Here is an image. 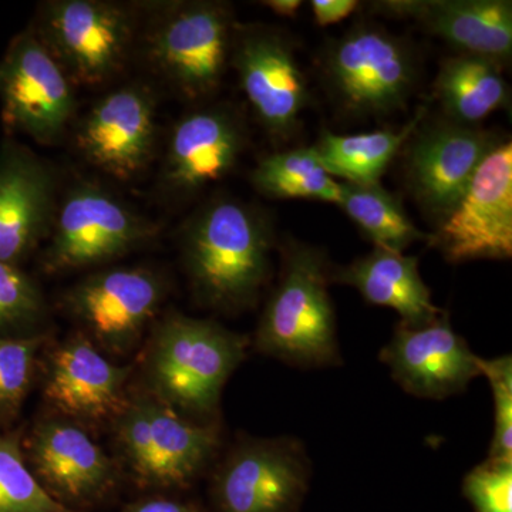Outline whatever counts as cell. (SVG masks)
<instances>
[{
  "label": "cell",
  "mask_w": 512,
  "mask_h": 512,
  "mask_svg": "<svg viewBox=\"0 0 512 512\" xmlns=\"http://www.w3.org/2000/svg\"><path fill=\"white\" fill-rule=\"evenodd\" d=\"M235 28L228 3H161L144 40L148 62L184 99H205L227 72Z\"/></svg>",
  "instance_id": "8992f818"
},
{
  "label": "cell",
  "mask_w": 512,
  "mask_h": 512,
  "mask_svg": "<svg viewBox=\"0 0 512 512\" xmlns=\"http://www.w3.org/2000/svg\"><path fill=\"white\" fill-rule=\"evenodd\" d=\"M56 177L35 151L13 138L0 144V261L22 266L49 237Z\"/></svg>",
  "instance_id": "d6986e66"
},
{
  "label": "cell",
  "mask_w": 512,
  "mask_h": 512,
  "mask_svg": "<svg viewBox=\"0 0 512 512\" xmlns=\"http://www.w3.org/2000/svg\"><path fill=\"white\" fill-rule=\"evenodd\" d=\"M330 271L323 249L288 239L278 284L256 328V352L298 367L339 365Z\"/></svg>",
  "instance_id": "3957f363"
},
{
  "label": "cell",
  "mask_w": 512,
  "mask_h": 512,
  "mask_svg": "<svg viewBox=\"0 0 512 512\" xmlns=\"http://www.w3.org/2000/svg\"><path fill=\"white\" fill-rule=\"evenodd\" d=\"M32 29L73 84L92 87L123 69L136 37V15L106 0H53L40 8Z\"/></svg>",
  "instance_id": "ba28073f"
},
{
  "label": "cell",
  "mask_w": 512,
  "mask_h": 512,
  "mask_svg": "<svg viewBox=\"0 0 512 512\" xmlns=\"http://www.w3.org/2000/svg\"><path fill=\"white\" fill-rule=\"evenodd\" d=\"M46 316V302L39 285L22 266L0 261V336L36 335Z\"/></svg>",
  "instance_id": "83f0119b"
},
{
  "label": "cell",
  "mask_w": 512,
  "mask_h": 512,
  "mask_svg": "<svg viewBox=\"0 0 512 512\" xmlns=\"http://www.w3.org/2000/svg\"><path fill=\"white\" fill-rule=\"evenodd\" d=\"M262 5L272 10L276 16H282V18H296L303 3L301 0H265V2H262Z\"/></svg>",
  "instance_id": "836d02e7"
},
{
  "label": "cell",
  "mask_w": 512,
  "mask_h": 512,
  "mask_svg": "<svg viewBox=\"0 0 512 512\" xmlns=\"http://www.w3.org/2000/svg\"><path fill=\"white\" fill-rule=\"evenodd\" d=\"M247 143L244 121L227 104L185 114L168 138L164 190L181 198L198 194L234 170Z\"/></svg>",
  "instance_id": "ac0fdd59"
},
{
  "label": "cell",
  "mask_w": 512,
  "mask_h": 512,
  "mask_svg": "<svg viewBox=\"0 0 512 512\" xmlns=\"http://www.w3.org/2000/svg\"><path fill=\"white\" fill-rule=\"evenodd\" d=\"M369 6L377 15L414 20L460 55L484 57L500 66L510 62V0H383Z\"/></svg>",
  "instance_id": "44dd1931"
},
{
  "label": "cell",
  "mask_w": 512,
  "mask_h": 512,
  "mask_svg": "<svg viewBox=\"0 0 512 512\" xmlns=\"http://www.w3.org/2000/svg\"><path fill=\"white\" fill-rule=\"evenodd\" d=\"M158 235L153 221L93 184L67 192L42 252L46 274H64L109 264L150 244Z\"/></svg>",
  "instance_id": "52a82bcc"
},
{
  "label": "cell",
  "mask_w": 512,
  "mask_h": 512,
  "mask_svg": "<svg viewBox=\"0 0 512 512\" xmlns=\"http://www.w3.org/2000/svg\"><path fill=\"white\" fill-rule=\"evenodd\" d=\"M229 63L266 133L276 141L295 136L312 94L291 36L274 26L237 23Z\"/></svg>",
  "instance_id": "30bf717a"
},
{
  "label": "cell",
  "mask_w": 512,
  "mask_h": 512,
  "mask_svg": "<svg viewBox=\"0 0 512 512\" xmlns=\"http://www.w3.org/2000/svg\"><path fill=\"white\" fill-rule=\"evenodd\" d=\"M330 281L353 286L372 305L394 309L407 326L429 325L444 315L431 299L419 259L375 248L349 265L330 271Z\"/></svg>",
  "instance_id": "7402d4cb"
},
{
  "label": "cell",
  "mask_w": 512,
  "mask_h": 512,
  "mask_svg": "<svg viewBox=\"0 0 512 512\" xmlns=\"http://www.w3.org/2000/svg\"><path fill=\"white\" fill-rule=\"evenodd\" d=\"M322 76L348 117L392 116L406 109L420 79L416 50L383 26L359 22L326 46Z\"/></svg>",
  "instance_id": "5b68a950"
},
{
  "label": "cell",
  "mask_w": 512,
  "mask_h": 512,
  "mask_svg": "<svg viewBox=\"0 0 512 512\" xmlns=\"http://www.w3.org/2000/svg\"><path fill=\"white\" fill-rule=\"evenodd\" d=\"M247 336L171 312L154 322L143 357L144 392L198 423H217L221 394L244 362Z\"/></svg>",
  "instance_id": "7a4b0ae2"
},
{
  "label": "cell",
  "mask_w": 512,
  "mask_h": 512,
  "mask_svg": "<svg viewBox=\"0 0 512 512\" xmlns=\"http://www.w3.org/2000/svg\"><path fill=\"white\" fill-rule=\"evenodd\" d=\"M47 333L9 338L0 336V420L15 419L32 386L37 353Z\"/></svg>",
  "instance_id": "f1b7e54d"
},
{
  "label": "cell",
  "mask_w": 512,
  "mask_h": 512,
  "mask_svg": "<svg viewBox=\"0 0 512 512\" xmlns=\"http://www.w3.org/2000/svg\"><path fill=\"white\" fill-rule=\"evenodd\" d=\"M120 512H208L198 501L177 497L171 493H151L137 498Z\"/></svg>",
  "instance_id": "1f68e13d"
},
{
  "label": "cell",
  "mask_w": 512,
  "mask_h": 512,
  "mask_svg": "<svg viewBox=\"0 0 512 512\" xmlns=\"http://www.w3.org/2000/svg\"><path fill=\"white\" fill-rule=\"evenodd\" d=\"M380 360L407 393L426 399L463 392L471 380L481 376L478 356L453 329L446 313L417 328L400 322L380 352Z\"/></svg>",
  "instance_id": "ffe728a7"
},
{
  "label": "cell",
  "mask_w": 512,
  "mask_h": 512,
  "mask_svg": "<svg viewBox=\"0 0 512 512\" xmlns=\"http://www.w3.org/2000/svg\"><path fill=\"white\" fill-rule=\"evenodd\" d=\"M437 225L430 244L451 264L511 258V141L487 154L454 210Z\"/></svg>",
  "instance_id": "5bb4252c"
},
{
  "label": "cell",
  "mask_w": 512,
  "mask_h": 512,
  "mask_svg": "<svg viewBox=\"0 0 512 512\" xmlns=\"http://www.w3.org/2000/svg\"><path fill=\"white\" fill-rule=\"evenodd\" d=\"M249 178L259 194L275 200L339 202L340 183L323 168L313 146L269 154Z\"/></svg>",
  "instance_id": "484cf974"
},
{
  "label": "cell",
  "mask_w": 512,
  "mask_h": 512,
  "mask_svg": "<svg viewBox=\"0 0 512 512\" xmlns=\"http://www.w3.org/2000/svg\"><path fill=\"white\" fill-rule=\"evenodd\" d=\"M311 473L301 441L242 436L212 471L211 512H299Z\"/></svg>",
  "instance_id": "9c48e42d"
},
{
  "label": "cell",
  "mask_w": 512,
  "mask_h": 512,
  "mask_svg": "<svg viewBox=\"0 0 512 512\" xmlns=\"http://www.w3.org/2000/svg\"><path fill=\"white\" fill-rule=\"evenodd\" d=\"M165 293L163 278L150 269H104L74 285L64 305L100 352L127 356L156 322Z\"/></svg>",
  "instance_id": "7c38bea8"
},
{
  "label": "cell",
  "mask_w": 512,
  "mask_h": 512,
  "mask_svg": "<svg viewBox=\"0 0 512 512\" xmlns=\"http://www.w3.org/2000/svg\"><path fill=\"white\" fill-rule=\"evenodd\" d=\"M426 109L420 107L416 116L400 130H379L370 133L339 136L322 131L318 143L313 146L323 168L333 178L340 177L346 183H379L389 165L400 153L404 144L416 133Z\"/></svg>",
  "instance_id": "cb8c5ba5"
},
{
  "label": "cell",
  "mask_w": 512,
  "mask_h": 512,
  "mask_svg": "<svg viewBox=\"0 0 512 512\" xmlns=\"http://www.w3.org/2000/svg\"><path fill=\"white\" fill-rule=\"evenodd\" d=\"M26 464L47 494L72 512H87L110 500L121 468L90 437L64 417H43L22 441Z\"/></svg>",
  "instance_id": "8fae6325"
},
{
  "label": "cell",
  "mask_w": 512,
  "mask_h": 512,
  "mask_svg": "<svg viewBox=\"0 0 512 512\" xmlns=\"http://www.w3.org/2000/svg\"><path fill=\"white\" fill-rule=\"evenodd\" d=\"M274 245V227L262 208L232 197L202 205L181 234L198 301L221 312L251 308L271 275Z\"/></svg>",
  "instance_id": "6da1fadb"
},
{
  "label": "cell",
  "mask_w": 512,
  "mask_h": 512,
  "mask_svg": "<svg viewBox=\"0 0 512 512\" xmlns=\"http://www.w3.org/2000/svg\"><path fill=\"white\" fill-rule=\"evenodd\" d=\"M474 512H512V461L488 457L463 480Z\"/></svg>",
  "instance_id": "4dcf8cb0"
},
{
  "label": "cell",
  "mask_w": 512,
  "mask_h": 512,
  "mask_svg": "<svg viewBox=\"0 0 512 512\" xmlns=\"http://www.w3.org/2000/svg\"><path fill=\"white\" fill-rule=\"evenodd\" d=\"M357 0H312L313 18L322 28L335 25L348 19L355 10L359 9Z\"/></svg>",
  "instance_id": "d6a6232c"
},
{
  "label": "cell",
  "mask_w": 512,
  "mask_h": 512,
  "mask_svg": "<svg viewBox=\"0 0 512 512\" xmlns=\"http://www.w3.org/2000/svg\"><path fill=\"white\" fill-rule=\"evenodd\" d=\"M433 89L447 119L464 126L477 127L494 111L510 106L503 66L480 56L447 57Z\"/></svg>",
  "instance_id": "603a6c76"
},
{
  "label": "cell",
  "mask_w": 512,
  "mask_h": 512,
  "mask_svg": "<svg viewBox=\"0 0 512 512\" xmlns=\"http://www.w3.org/2000/svg\"><path fill=\"white\" fill-rule=\"evenodd\" d=\"M0 104L5 126L40 144L60 138L76 111L72 80L32 28L0 57Z\"/></svg>",
  "instance_id": "4fadbf2b"
},
{
  "label": "cell",
  "mask_w": 512,
  "mask_h": 512,
  "mask_svg": "<svg viewBox=\"0 0 512 512\" xmlns=\"http://www.w3.org/2000/svg\"><path fill=\"white\" fill-rule=\"evenodd\" d=\"M407 187L429 217L441 221L454 210L487 154L495 134L453 120L421 121L410 138Z\"/></svg>",
  "instance_id": "9a60e30c"
},
{
  "label": "cell",
  "mask_w": 512,
  "mask_h": 512,
  "mask_svg": "<svg viewBox=\"0 0 512 512\" xmlns=\"http://www.w3.org/2000/svg\"><path fill=\"white\" fill-rule=\"evenodd\" d=\"M338 205L375 248L402 252L414 242H430L404 210L402 201L380 183H340Z\"/></svg>",
  "instance_id": "d4e9b609"
},
{
  "label": "cell",
  "mask_w": 512,
  "mask_h": 512,
  "mask_svg": "<svg viewBox=\"0 0 512 512\" xmlns=\"http://www.w3.org/2000/svg\"><path fill=\"white\" fill-rule=\"evenodd\" d=\"M157 106L143 84H127L97 101L77 127L87 163L119 181L143 173L156 148Z\"/></svg>",
  "instance_id": "e0dca14e"
},
{
  "label": "cell",
  "mask_w": 512,
  "mask_h": 512,
  "mask_svg": "<svg viewBox=\"0 0 512 512\" xmlns=\"http://www.w3.org/2000/svg\"><path fill=\"white\" fill-rule=\"evenodd\" d=\"M481 376L490 382L494 397V436L490 458L512 461V359L510 355L481 359Z\"/></svg>",
  "instance_id": "f546056e"
},
{
  "label": "cell",
  "mask_w": 512,
  "mask_h": 512,
  "mask_svg": "<svg viewBox=\"0 0 512 512\" xmlns=\"http://www.w3.org/2000/svg\"><path fill=\"white\" fill-rule=\"evenodd\" d=\"M18 431L0 434V512H72L53 500L26 464Z\"/></svg>",
  "instance_id": "4316f807"
},
{
  "label": "cell",
  "mask_w": 512,
  "mask_h": 512,
  "mask_svg": "<svg viewBox=\"0 0 512 512\" xmlns=\"http://www.w3.org/2000/svg\"><path fill=\"white\" fill-rule=\"evenodd\" d=\"M111 429L121 471L151 493L188 490L221 448L218 421L188 419L144 390L130 394Z\"/></svg>",
  "instance_id": "277c9868"
},
{
  "label": "cell",
  "mask_w": 512,
  "mask_h": 512,
  "mask_svg": "<svg viewBox=\"0 0 512 512\" xmlns=\"http://www.w3.org/2000/svg\"><path fill=\"white\" fill-rule=\"evenodd\" d=\"M133 366L111 362L83 333L70 336L47 357L43 397L57 416L89 431L114 423L126 409Z\"/></svg>",
  "instance_id": "2e32d148"
}]
</instances>
